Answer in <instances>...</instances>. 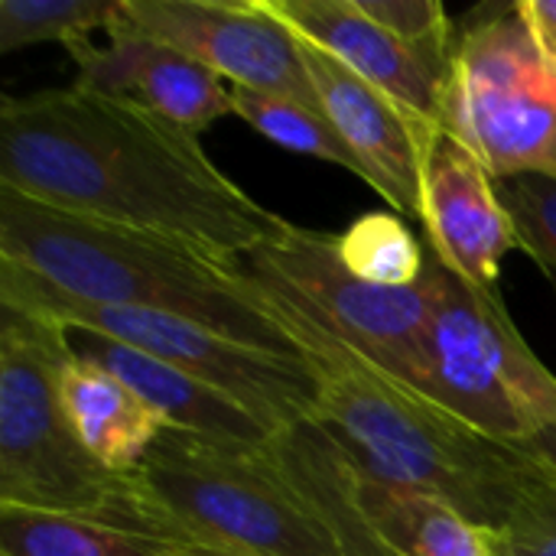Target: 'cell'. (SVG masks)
I'll use <instances>...</instances> for the list:
<instances>
[{"instance_id":"9","label":"cell","mask_w":556,"mask_h":556,"mask_svg":"<svg viewBox=\"0 0 556 556\" xmlns=\"http://www.w3.org/2000/svg\"><path fill=\"white\" fill-rule=\"evenodd\" d=\"M440 127L495 179H556V68L518 3L472 23L453 49Z\"/></svg>"},{"instance_id":"16","label":"cell","mask_w":556,"mask_h":556,"mask_svg":"<svg viewBox=\"0 0 556 556\" xmlns=\"http://www.w3.org/2000/svg\"><path fill=\"white\" fill-rule=\"evenodd\" d=\"M355 498L394 556H508L505 531L476 525L437 495L378 482L355 466Z\"/></svg>"},{"instance_id":"10","label":"cell","mask_w":556,"mask_h":556,"mask_svg":"<svg viewBox=\"0 0 556 556\" xmlns=\"http://www.w3.org/2000/svg\"><path fill=\"white\" fill-rule=\"evenodd\" d=\"M124 13L153 39L192 55L231 85L319 108L303 39L264 0H124Z\"/></svg>"},{"instance_id":"15","label":"cell","mask_w":556,"mask_h":556,"mask_svg":"<svg viewBox=\"0 0 556 556\" xmlns=\"http://www.w3.org/2000/svg\"><path fill=\"white\" fill-rule=\"evenodd\" d=\"M62 332H65L68 352L75 358H85V362L111 371L114 378H121L173 430L228 440V443H248V446H264L274 437L254 414H248L231 397L218 394L215 388L195 381L192 375L134 349V345H124L117 339H108V336L88 332V329L62 326Z\"/></svg>"},{"instance_id":"19","label":"cell","mask_w":556,"mask_h":556,"mask_svg":"<svg viewBox=\"0 0 556 556\" xmlns=\"http://www.w3.org/2000/svg\"><path fill=\"white\" fill-rule=\"evenodd\" d=\"M166 544L52 511L0 505V556H169Z\"/></svg>"},{"instance_id":"20","label":"cell","mask_w":556,"mask_h":556,"mask_svg":"<svg viewBox=\"0 0 556 556\" xmlns=\"http://www.w3.org/2000/svg\"><path fill=\"white\" fill-rule=\"evenodd\" d=\"M231 111L241 121H248L261 137L274 140L277 147L336 163V166L355 173L358 179H365L358 156L349 150V143L339 137V130L326 121V114L319 108L300 104L283 94L231 85Z\"/></svg>"},{"instance_id":"4","label":"cell","mask_w":556,"mask_h":556,"mask_svg":"<svg viewBox=\"0 0 556 556\" xmlns=\"http://www.w3.org/2000/svg\"><path fill=\"white\" fill-rule=\"evenodd\" d=\"M65 358L62 326L0 306V505L75 515L173 547L134 472L101 466L68 424L59 397Z\"/></svg>"},{"instance_id":"22","label":"cell","mask_w":556,"mask_h":556,"mask_svg":"<svg viewBox=\"0 0 556 556\" xmlns=\"http://www.w3.org/2000/svg\"><path fill=\"white\" fill-rule=\"evenodd\" d=\"M124 0H0V55L36 42H85L121 16Z\"/></svg>"},{"instance_id":"14","label":"cell","mask_w":556,"mask_h":556,"mask_svg":"<svg viewBox=\"0 0 556 556\" xmlns=\"http://www.w3.org/2000/svg\"><path fill=\"white\" fill-rule=\"evenodd\" d=\"M296 36L319 46L358 78L371 81L417 117L440 124L443 81L394 33L375 23L358 0H264Z\"/></svg>"},{"instance_id":"17","label":"cell","mask_w":556,"mask_h":556,"mask_svg":"<svg viewBox=\"0 0 556 556\" xmlns=\"http://www.w3.org/2000/svg\"><path fill=\"white\" fill-rule=\"evenodd\" d=\"M59 397L85 450L121 476H130L143 463L166 427L121 378L72 352L59 371Z\"/></svg>"},{"instance_id":"12","label":"cell","mask_w":556,"mask_h":556,"mask_svg":"<svg viewBox=\"0 0 556 556\" xmlns=\"http://www.w3.org/2000/svg\"><path fill=\"white\" fill-rule=\"evenodd\" d=\"M303 62L316 88L319 111L358 156L365 182L394 212L420 222V163L424 147L440 124L417 117L401 101L358 78L339 59L306 39Z\"/></svg>"},{"instance_id":"28","label":"cell","mask_w":556,"mask_h":556,"mask_svg":"<svg viewBox=\"0 0 556 556\" xmlns=\"http://www.w3.org/2000/svg\"><path fill=\"white\" fill-rule=\"evenodd\" d=\"M169 556H244V554H208V551H176Z\"/></svg>"},{"instance_id":"8","label":"cell","mask_w":556,"mask_h":556,"mask_svg":"<svg viewBox=\"0 0 556 556\" xmlns=\"http://www.w3.org/2000/svg\"><path fill=\"white\" fill-rule=\"evenodd\" d=\"M235 267L274 309L339 339L381 375L424 394L427 329L433 316L430 274L407 290L371 287L349 274L336 238L293 222L283 235L241 254Z\"/></svg>"},{"instance_id":"5","label":"cell","mask_w":556,"mask_h":556,"mask_svg":"<svg viewBox=\"0 0 556 556\" xmlns=\"http://www.w3.org/2000/svg\"><path fill=\"white\" fill-rule=\"evenodd\" d=\"M267 443L248 446L163 427L134 479L176 551L345 556L326 518L277 469Z\"/></svg>"},{"instance_id":"25","label":"cell","mask_w":556,"mask_h":556,"mask_svg":"<svg viewBox=\"0 0 556 556\" xmlns=\"http://www.w3.org/2000/svg\"><path fill=\"white\" fill-rule=\"evenodd\" d=\"M508 556H556V472H547L525 492L505 528Z\"/></svg>"},{"instance_id":"3","label":"cell","mask_w":556,"mask_h":556,"mask_svg":"<svg viewBox=\"0 0 556 556\" xmlns=\"http://www.w3.org/2000/svg\"><path fill=\"white\" fill-rule=\"evenodd\" d=\"M277 316L319 375L313 424L365 476L437 495L476 525L508 528L525 492L547 472L528 446L485 437L420 391L381 375L339 339L280 309Z\"/></svg>"},{"instance_id":"11","label":"cell","mask_w":556,"mask_h":556,"mask_svg":"<svg viewBox=\"0 0 556 556\" xmlns=\"http://www.w3.org/2000/svg\"><path fill=\"white\" fill-rule=\"evenodd\" d=\"M420 225L437 261L482 290H498L502 261L518 248L495 176L482 160L437 127L420 163Z\"/></svg>"},{"instance_id":"7","label":"cell","mask_w":556,"mask_h":556,"mask_svg":"<svg viewBox=\"0 0 556 556\" xmlns=\"http://www.w3.org/2000/svg\"><path fill=\"white\" fill-rule=\"evenodd\" d=\"M0 306L134 345L231 397L270 433L313 420L319 407L323 384L309 362L251 349L182 316L81 303L7 257H0Z\"/></svg>"},{"instance_id":"13","label":"cell","mask_w":556,"mask_h":556,"mask_svg":"<svg viewBox=\"0 0 556 556\" xmlns=\"http://www.w3.org/2000/svg\"><path fill=\"white\" fill-rule=\"evenodd\" d=\"M78 75L75 88L134 101L169 124L202 134L231 111V88L208 65L173 49L163 39L143 33L127 13L108 26V42L91 46V39L68 46Z\"/></svg>"},{"instance_id":"26","label":"cell","mask_w":556,"mask_h":556,"mask_svg":"<svg viewBox=\"0 0 556 556\" xmlns=\"http://www.w3.org/2000/svg\"><path fill=\"white\" fill-rule=\"evenodd\" d=\"M518 10H521L525 23L531 26L541 52L556 68V0H518Z\"/></svg>"},{"instance_id":"2","label":"cell","mask_w":556,"mask_h":556,"mask_svg":"<svg viewBox=\"0 0 556 556\" xmlns=\"http://www.w3.org/2000/svg\"><path fill=\"white\" fill-rule=\"evenodd\" d=\"M0 257L81 303L182 316L251 349L309 362L235 261L189 241L72 215L0 186Z\"/></svg>"},{"instance_id":"1","label":"cell","mask_w":556,"mask_h":556,"mask_svg":"<svg viewBox=\"0 0 556 556\" xmlns=\"http://www.w3.org/2000/svg\"><path fill=\"white\" fill-rule=\"evenodd\" d=\"M0 186L72 215L179 238L225 261L290 225L231 182L199 134L75 85L3 98Z\"/></svg>"},{"instance_id":"6","label":"cell","mask_w":556,"mask_h":556,"mask_svg":"<svg viewBox=\"0 0 556 556\" xmlns=\"http://www.w3.org/2000/svg\"><path fill=\"white\" fill-rule=\"evenodd\" d=\"M433 316L424 394L502 443L525 446L556 424V375L531 352L498 290L446 270L427 248Z\"/></svg>"},{"instance_id":"27","label":"cell","mask_w":556,"mask_h":556,"mask_svg":"<svg viewBox=\"0 0 556 556\" xmlns=\"http://www.w3.org/2000/svg\"><path fill=\"white\" fill-rule=\"evenodd\" d=\"M528 446V453L534 456V459H541L544 466H551L556 472V424L554 427H544L531 443H525Z\"/></svg>"},{"instance_id":"24","label":"cell","mask_w":556,"mask_h":556,"mask_svg":"<svg viewBox=\"0 0 556 556\" xmlns=\"http://www.w3.org/2000/svg\"><path fill=\"white\" fill-rule=\"evenodd\" d=\"M358 7L388 33H394L407 49H414L424 59V65L446 85L456 39H453L443 3L437 0H358Z\"/></svg>"},{"instance_id":"21","label":"cell","mask_w":556,"mask_h":556,"mask_svg":"<svg viewBox=\"0 0 556 556\" xmlns=\"http://www.w3.org/2000/svg\"><path fill=\"white\" fill-rule=\"evenodd\" d=\"M336 248L349 274L371 287L407 290L427 277V244L417 241L397 212H371L355 218L336 238Z\"/></svg>"},{"instance_id":"18","label":"cell","mask_w":556,"mask_h":556,"mask_svg":"<svg viewBox=\"0 0 556 556\" xmlns=\"http://www.w3.org/2000/svg\"><path fill=\"white\" fill-rule=\"evenodd\" d=\"M277 469L326 518L345 556H394L368 528L355 498V463L313 420L293 424L267 443Z\"/></svg>"},{"instance_id":"23","label":"cell","mask_w":556,"mask_h":556,"mask_svg":"<svg viewBox=\"0 0 556 556\" xmlns=\"http://www.w3.org/2000/svg\"><path fill=\"white\" fill-rule=\"evenodd\" d=\"M502 205L511 215L518 248H525L556 290V179L554 176H508L495 179Z\"/></svg>"}]
</instances>
